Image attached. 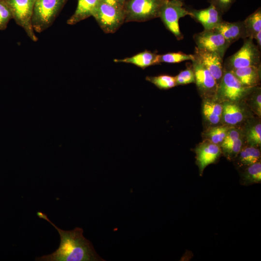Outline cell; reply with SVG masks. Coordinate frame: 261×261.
<instances>
[{
	"mask_svg": "<svg viewBox=\"0 0 261 261\" xmlns=\"http://www.w3.org/2000/svg\"><path fill=\"white\" fill-rule=\"evenodd\" d=\"M39 218L49 222L58 231L60 242L58 248L52 253L36 258L41 261H103L96 253L92 243L83 235V230L76 227L64 231L58 228L42 212H37Z\"/></svg>",
	"mask_w": 261,
	"mask_h": 261,
	"instance_id": "1",
	"label": "cell"
},
{
	"mask_svg": "<svg viewBox=\"0 0 261 261\" xmlns=\"http://www.w3.org/2000/svg\"><path fill=\"white\" fill-rule=\"evenodd\" d=\"M68 0H36L31 23L34 31L42 32L53 23Z\"/></svg>",
	"mask_w": 261,
	"mask_h": 261,
	"instance_id": "2",
	"label": "cell"
},
{
	"mask_svg": "<svg viewBox=\"0 0 261 261\" xmlns=\"http://www.w3.org/2000/svg\"><path fill=\"white\" fill-rule=\"evenodd\" d=\"M165 0H126L123 8L125 22H144L159 17Z\"/></svg>",
	"mask_w": 261,
	"mask_h": 261,
	"instance_id": "3",
	"label": "cell"
},
{
	"mask_svg": "<svg viewBox=\"0 0 261 261\" xmlns=\"http://www.w3.org/2000/svg\"><path fill=\"white\" fill-rule=\"evenodd\" d=\"M92 16L106 33L115 32L125 22L124 8H119L100 0Z\"/></svg>",
	"mask_w": 261,
	"mask_h": 261,
	"instance_id": "4",
	"label": "cell"
},
{
	"mask_svg": "<svg viewBox=\"0 0 261 261\" xmlns=\"http://www.w3.org/2000/svg\"><path fill=\"white\" fill-rule=\"evenodd\" d=\"M244 39L240 49L226 59L224 70L230 71L250 66L261 65L260 48L255 44L252 38L248 37Z\"/></svg>",
	"mask_w": 261,
	"mask_h": 261,
	"instance_id": "5",
	"label": "cell"
},
{
	"mask_svg": "<svg viewBox=\"0 0 261 261\" xmlns=\"http://www.w3.org/2000/svg\"><path fill=\"white\" fill-rule=\"evenodd\" d=\"M186 15L191 16L190 12L184 7L180 0H165L160 10L159 17L166 28L177 40H182L183 36L180 31L179 20Z\"/></svg>",
	"mask_w": 261,
	"mask_h": 261,
	"instance_id": "6",
	"label": "cell"
},
{
	"mask_svg": "<svg viewBox=\"0 0 261 261\" xmlns=\"http://www.w3.org/2000/svg\"><path fill=\"white\" fill-rule=\"evenodd\" d=\"M35 0H6L11 9L13 19L24 30L28 36L33 42L38 41L31 23Z\"/></svg>",
	"mask_w": 261,
	"mask_h": 261,
	"instance_id": "7",
	"label": "cell"
},
{
	"mask_svg": "<svg viewBox=\"0 0 261 261\" xmlns=\"http://www.w3.org/2000/svg\"><path fill=\"white\" fill-rule=\"evenodd\" d=\"M252 88L243 86L231 72L224 69L216 95L224 101L234 102L247 95Z\"/></svg>",
	"mask_w": 261,
	"mask_h": 261,
	"instance_id": "8",
	"label": "cell"
},
{
	"mask_svg": "<svg viewBox=\"0 0 261 261\" xmlns=\"http://www.w3.org/2000/svg\"><path fill=\"white\" fill-rule=\"evenodd\" d=\"M196 47L216 53L222 58L231 44L223 35L215 29H204L193 36Z\"/></svg>",
	"mask_w": 261,
	"mask_h": 261,
	"instance_id": "9",
	"label": "cell"
},
{
	"mask_svg": "<svg viewBox=\"0 0 261 261\" xmlns=\"http://www.w3.org/2000/svg\"><path fill=\"white\" fill-rule=\"evenodd\" d=\"M194 58L202 63L211 73L219 85L223 76V58L218 54L195 47Z\"/></svg>",
	"mask_w": 261,
	"mask_h": 261,
	"instance_id": "10",
	"label": "cell"
},
{
	"mask_svg": "<svg viewBox=\"0 0 261 261\" xmlns=\"http://www.w3.org/2000/svg\"><path fill=\"white\" fill-rule=\"evenodd\" d=\"M192 61L195 82L198 89L205 96L216 95L218 85L215 79L202 63L195 58Z\"/></svg>",
	"mask_w": 261,
	"mask_h": 261,
	"instance_id": "11",
	"label": "cell"
},
{
	"mask_svg": "<svg viewBox=\"0 0 261 261\" xmlns=\"http://www.w3.org/2000/svg\"><path fill=\"white\" fill-rule=\"evenodd\" d=\"M196 163L198 167L199 174L202 176L205 168L216 162L222 154L219 146L211 142L203 143L195 149Z\"/></svg>",
	"mask_w": 261,
	"mask_h": 261,
	"instance_id": "12",
	"label": "cell"
},
{
	"mask_svg": "<svg viewBox=\"0 0 261 261\" xmlns=\"http://www.w3.org/2000/svg\"><path fill=\"white\" fill-rule=\"evenodd\" d=\"M213 29L219 31L231 44L240 38H248L244 21L228 22L222 21Z\"/></svg>",
	"mask_w": 261,
	"mask_h": 261,
	"instance_id": "13",
	"label": "cell"
},
{
	"mask_svg": "<svg viewBox=\"0 0 261 261\" xmlns=\"http://www.w3.org/2000/svg\"><path fill=\"white\" fill-rule=\"evenodd\" d=\"M190 12L191 17L200 22L204 29H213L222 21L220 13L213 4L207 8L199 10H194Z\"/></svg>",
	"mask_w": 261,
	"mask_h": 261,
	"instance_id": "14",
	"label": "cell"
},
{
	"mask_svg": "<svg viewBox=\"0 0 261 261\" xmlns=\"http://www.w3.org/2000/svg\"><path fill=\"white\" fill-rule=\"evenodd\" d=\"M244 86L254 87L260 83V65L250 66L229 71Z\"/></svg>",
	"mask_w": 261,
	"mask_h": 261,
	"instance_id": "15",
	"label": "cell"
},
{
	"mask_svg": "<svg viewBox=\"0 0 261 261\" xmlns=\"http://www.w3.org/2000/svg\"><path fill=\"white\" fill-rule=\"evenodd\" d=\"M159 56L155 53L145 50L132 57L122 59H115L114 62L130 63L142 69L152 65L159 64Z\"/></svg>",
	"mask_w": 261,
	"mask_h": 261,
	"instance_id": "16",
	"label": "cell"
},
{
	"mask_svg": "<svg viewBox=\"0 0 261 261\" xmlns=\"http://www.w3.org/2000/svg\"><path fill=\"white\" fill-rule=\"evenodd\" d=\"M101 0H78L76 10L67 20V24L73 25L92 16Z\"/></svg>",
	"mask_w": 261,
	"mask_h": 261,
	"instance_id": "17",
	"label": "cell"
},
{
	"mask_svg": "<svg viewBox=\"0 0 261 261\" xmlns=\"http://www.w3.org/2000/svg\"><path fill=\"white\" fill-rule=\"evenodd\" d=\"M233 160L236 166L243 169L261 161L260 150L253 146L242 148Z\"/></svg>",
	"mask_w": 261,
	"mask_h": 261,
	"instance_id": "18",
	"label": "cell"
},
{
	"mask_svg": "<svg viewBox=\"0 0 261 261\" xmlns=\"http://www.w3.org/2000/svg\"><path fill=\"white\" fill-rule=\"evenodd\" d=\"M242 170L239 182L241 185L249 186L261 183V161L244 168Z\"/></svg>",
	"mask_w": 261,
	"mask_h": 261,
	"instance_id": "19",
	"label": "cell"
},
{
	"mask_svg": "<svg viewBox=\"0 0 261 261\" xmlns=\"http://www.w3.org/2000/svg\"><path fill=\"white\" fill-rule=\"evenodd\" d=\"M222 107V116L226 124L231 125H236L243 119L242 111L237 105L232 102L225 101Z\"/></svg>",
	"mask_w": 261,
	"mask_h": 261,
	"instance_id": "20",
	"label": "cell"
},
{
	"mask_svg": "<svg viewBox=\"0 0 261 261\" xmlns=\"http://www.w3.org/2000/svg\"><path fill=\"white\" fill-rule=\"evenodd\" d=\"M222 105L215 101L206 100L203 103V115L212 124H217L219 122L222 115Z\"/></svg>",
	"mask_w": 261,
	"mask_h": 261,
	"instance_id": "21",
	"label": "cell"
},
{
	"mask_svg": "<svg viewBox=\"0 0 261 261\" xmlns=\"http://www.w3.org/2000/svg\"><path fill=\"white\" fill-rule=\"evenodd\" d=\"M248 37L253 39L255 35L261 31V12L258 9L256 12L248 16L245 21Z\"/></svg>",
	"mask_w": 261,
	"mask_h": 261,
	"instance_id": "22",
	"label": "cell"
},
{
	"mask_svg": "<svg viewBox=\"0 0 261 261\" xmlns=\"http://www.w3.org/2000/svg\"><path fill=\"white\" fill-rule=\"evenodd\" d=\"M146 80L152 83L160 89H169L176 85L175 77L169 75L147 76L146 77Z\"/></svg>",
	"mask_w": 261,
	"mask_h": 261,
	"instance_id": "23",
	"label": "cell"
},
{
	"mask_svg": "<svg viewBox=\"0 0 261 261\" xmlns=\"http://www.w3.org/2000/svg\"><path fill=\"white\" fill-rule=\"evenodd\" d=\"M194 58L193 55L186 54L181 52L168 53L159 56V63L165 62L175 63L186 60H193Z\"/></svg>",
	"mask_w": 261,
	"mask_h": 261,
	"instance_id": "24",
	"label": "cell"
},
{
	"mask_svg": "<svg viewBox=\"0 0 261 261\" xmlns=\"http://www.w3.org/2000/svg\"><path fill=\"white\" fill-rule=\"evenodd\" d=\"M230 128L225 126H218L211 128L207 133L210 142L217 144L222 143Z\"/></svg>",
	"mask_w": 261,
	"mask_h": 261,
	"instance_id": "25",
	"label": "cell"
},
{
	"mask_svg": "<svg viewBox=\"0 0 261 261\" xmlns=\"http://www.w3.org/2000/svg\"><path fill=\"white\" fill-rule=\"evenodd\" d=\"M13 19L11 9L6 0H0V30H4Z\"/></svg>",
	"mask_w": 261,
	"mask_h": 261,
	"instance_id": "26",
	"label": "cell"
},
{
	"mask_svg": "<svg viewBox=\"0 0 261 261\" xmlns=\"http://www.w3.org/2000/svg\"><path fill=\"white\" fill-rule=\"evenodd\" d=\"M242 142L238 138L235 141L222 147V151L227 158L233 160L242 149Z\"/></svg>",
	"mask_w": 261,
	"mask_h": 261,
	"instance_id": "27",
	"label": "cell"
},
{
	"mask_svg": "<svg viewBox=\"0 0 261 261\" xmlns=\"http://www.w3.org/2000/svg\"><path fill=\"white\" fill-rule=\"evenodd\" d=\"M247 140L251 146H260L261 144V124L258 123L250 128L247 133Z\"/></svg>",
	"mask_w": 261,
	"mask_h": 261,
	"instance_id": "28",
	"label": "cell"
},
{
	"mask_svg": "<svg viewBox=\"0 0 261 261\" xmlns=\"http://www.w3.org/2000/svg\"><path fill=\"white\" fill-rule=\"evenodd\" d=\"M175 77L176 85H185L195 82V76L192 68H187L181 71Z\"/></svg>",
	"mask_w": 261,
	"mask_h": 261,
	"instance_id": "29",
	"label": "cell"
},
{
	"mask_svg": "<svg viewBox=\"0 0 261 261\" xmlns=\"http://www.w3.org/2000/svg\"><path fill=\"white\" fill-rule=\"evenodd\" d=\"M240 138V132L236 129H229L222 142L221 147Z\"/></svg>",
	"mask_w": 261,
	"mask_h": 261,
	"instance_id": "30",
	"label": "cell"
},
{
	"mask_svg": "<svg viewBox=\"0 0 261 261\" xmlns=\"http://www.w3.org/2000/svg\"><path fill=\"white\" fill-rule=\"evenodd\" d=\"M253 106L257 114L260 116L261 113V95L260 90H258L253 94L252 99Z\"/></svg>",
	"mask_w": 261,
	"mask_h": 261,
	"instance_id": "31",
	"label": "cell"
},
{
	"mask_svg": "<svg viewBox=\"0 0 261 261\" xmlns=\"http://www.w3.org/2000/svg\"><path fill=\"white\" fill-rule=\"evenodd\" d=\"M219 6L223 8L228 7L232 3V0H215Z\"/></svg>",
	"mask_w": 261,
	"mask_h": 261,
	"instance_id": "32",
	"label": "cell"
},
{
	"mask_svg": "<svg viewBox=\"0 0 261 261\" xmlns=\"http://www.w3.org/2000/svg\"><path fill=\"white\" fill-rule=\"evenodd\" d=\"M110 5L115 6L119 8H123V6H122L118 0H101Z\"/></svg>",
	"mask_w": 261,
	"mask_h": 261,
	"instance_id": "33",
	"label": "cell"
},
{
	"mask_svg": "<svg viewBox=\"0 0 261 261\" xmlns=\"http://www.w3.org/2000/svg\"><path fill=\"white\" fill-rule=\"evenodd\" d=\"M257 41V46L261 49V31L258 32L254 36V38Z\"/></svg>",
	"mask_w": 261,
	"mask_h": 261,
	"instance_id": "34",
	"label": "cell"
},
{
	"mask_svg": "<svg viewBox=\"0 0 261 261\" xmlns=\"http://www.w3.org/2000/svg\"><path fill=\"white\" fill-rule=\"evenodd\" d=\"M119 0V2L120 4L122 6H124V4L125 1H126V0Z\"/></svg>",
	"mask_w": 261,
	"mask_h": 261,
	"instance_id": "35",
	"label": "cell"
}]
</instances>
